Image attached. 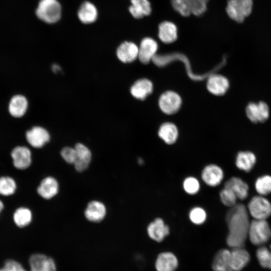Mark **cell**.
<instances>
[{
    "label": "cell",
    "mask_w": 271,
    "mask_h": 271,
    "mask_svg": "<svg viewBox=\"0 0 271 271\" xmlns=\"http://www.w3.org/2000/svg\"><path fill=\"white\" fill-rule=\"evenodd\" d=\"M76 158L74 163L75 169L78 172L85 171L91 161V153L89 149L81 143L77 144L75 147Z\"/></svg>",
    "instance_id": "18"
},
{
    "label": "cell",
    "mask_w": 271,
    "mask_h": 271,
    "mask_svg": "<svg viewBox=\"0 0 271 271\" xmlns=\"http://www.w3.org/2000/svg\"><path fill=\"white\" fill-rule=\"evenodd\" d=\"M174 10L183 17H188L191 14L190 0H171Z\"/></svg>",
    "instance_id": "34"
},
{
    "label": "cell",
    "mask_w": 271,
    "mask_h": 271,
    "mask_svg": "<svg viewBox=\"0 0 271 271\" xmlns=\"http://www.w3.org/2000/svg\"><path fill=\"white\" fill-rule=\"evenodd\" d=\"M4 207V205L3 202L0 200V212L2 210L3 208Z\"/></svg>",
    "instance_id": "44"
},
{
    "label": "cell",
    "mask_w": 271,
    "mask_h": 271,
    "mask_svg": "<svg viewBox=\"0 0 271 271\" xmlns=\"http://www.w3.org/2000/svg\"><path fill=\"white\" fill-rule=\"evenodd\" d=\"M52 69L53 71L54 72L57 73L60 71L61 68L60 67L57 65V64H53L52 67Z\"/></svg>",
    "instance_id": "42"
},
{
    "label": "cell",
    "mask_w": 271,
    "mask_h": 271,
    "mask_svg": "<svg viewBox=\"0 0 271 271\" xmlns=\"http://www.w3.org/2000/svg\"><path fill=\"white\" fill-rule=\"evenodd\" d=\"M209 0H190L191 14L195 16L202 15L207 9Z\"/></svg>",
    "instance_id": "39"
},
{
    "label": "cell",
    "mask_w": 271,
    "mask_h": 271,
    "mask_svg": "<svg viewBox=\"0 0 271 271\" xmlns=\"http://www.w3.org/2000/svg\"><path fill=\"white\" fill-rule=\"evenodd\" d=\"M78 17L83 24H88L94 22L98 17L95 6L89 2H85L80 6L78 11Z\"/></svg>",
    "instance_id": "26"
},
{
    "label": "cell",
    "mask_w": 271,
    "mask_h": 271,
    "mask_svg": "<svg viewBox=\"0 0 271 271\" xmlns=\"http://www.w3.org/2000/svg\"><path fill=\"white\" fill-rule=\"evenodd\" d=\"M248 236L251 242L261 245L271 238V228L266 220L254 219L250 222Z\"/></svg>",
    "instance_id": "3"
},
{
    "label": "cell",
    "mask_w": 271,
    "mask_h": 271,
    "mask_svg": "<svg viewBox=\"0 0 271 271\" xmlns=\"http://www.w3.org/2000/svg\"><path fill=\"white\" fill-rule=\"evenodd\" d=\"M61 156L67 163L74 164L76 158L75 148L68 147L64 148L61 151Z\"/></svg>",
    "instance_id": "40"
},
{
    "label": "cell",
    "mask_w": 271,
    "mask_h": 271,
    "mask_svg": "<svg viewBox=\"0 0 271 271\" xmlns=\"http://www.w3.org/2000/svg\"><path fill=\"white\" fill-rule=\"evenodd\" d=\"M181 103L182 100L179 95L173 91L163 93L159 100L161 110L167 114L176 113L180 109Z\"/></svg>",
    "instance_id": "7"
},
{
    "label": "cell",
    "mask_w": 271,
    "mask_h": 271,
    "mask_svg": "<svg viewBox=\"0 0 271 271\" xmlns=\"http://www.w3.org/2000/svg\"><path fill=\"white\" fill-rule=\"evenodd\" d=\"M149 237L157 242H162L170 234V228L161 218H156L147 228Z\"/></svg>",
    "instance_id": "10"
},
{
    "label": "cell",
    "mask_w": 271,
    "mask_h": 271,
    "mask_svg": "<svg viewBox=\"0 0 271 271\" xmlns=\"http://www.w3.org/2000/svg\"><path fill=\"white\" fill-rule=\"evenodd\" d=\"M58 183L51 177H46L41 182L37 189L38 193L42 197L49 199L56 195L58 192Z\"/></svg>",
    "instance_id": "25"
},
{
    "label": "cell",
    "mask_w": 271,
    "mask_h": 271,
    "mask_svg": "<svg viewBox=\"0 0 271 271\" xmlns=\"http://www.w3.org/2000/svg\"><path fill=\"white\" fill-rule=\"evenodd\" d=\"M128 11L135 19H139L150 15L152 6L149 0H130Z\"/></svg>",
    "instance_id": "24"
},
{
    "label": "cell",
    "mask_w": 271,
    "mask_h": 271,
    "mask_svg": "<svg viewBox=\"0 0 271 271\" xmlns=\"http://www.w3.org/2000/svg\"><path fill=\"white\" fill-rule=\"evenodd\" d=\"M256 256L262 267L271 270V245L268 247H259L256 250Z\"/></svg>",
    "instance_id": "33"
},
{
    "label": "cell",
    "mask_w": 271,
    "mask_h": 271,
    "mask_svg": "<svg viewBox=\"0 0 271 271\" xmlns=\"http://www.w3.org/2000/svg\"><path fill=\"white\" fill-rule=\"evenodd\" d=\"M87 220L93 222L102 221L106 215V208L104 205L97 201L90 202L84 212Z\"/></svg>",
    "instance_id": "21"
},
{
    "label": "cell",
    "mask_w": 271,
    "mask_h": 271,
    "mask_svg": "<svg viewBox=\"0 0 271 271\" xmlns=\"http://www.w3.org/2000/svg\"><path fill=\"white\" fill-rule=\"evenodd\" d=\"M214 271H232L231 266V250L222 249L215 254L212 263Z\"/></svg>",
    "instance_id": "20"
},
{
    "label": "cell",
    "mask_w": 271,
    "mask_h": 271,
    "mask_svg": "<svg viewBox=\"0 0 271 271\" xmlns=\"http://www.w3.org/2000/svg\"><path fill=\"white\" fill-rule=\"evenodd\" d=\"M224 187L233 192L238 199L244 200L248 195L249 187L247 184L239 177L230 178L225 183Z\"/></svg>",
    "instance_id": "22"
},
{
    "label": "cell",
    "mask_w": 271,
    "mask_h": 271,
    "mask_svg": "<svg viewBox=\"0 0 271 271\" xmlns=\"http://www.w3.org/2000/svg\"><path fill=\"white\" fill-rule=\"evenodd\" d=\"M26 139L33 147H43L50 140L48 131L41 126H34L26 132Z\"/></svg>",
    "instance_id": "14"
},
{
    "label": "cell",
    "mask_w": 271,
    "mask_h": 271,
    "mask_svg": "<svg viewBox=\"0 0 271 271\" xmlns=\"http://www.w3.org/2000/svg\"><path fill=\"white\" fill-rule=\"evenodd\" d=\"M179 264L176 255L171 251L160 253L155 260L156 271H175Z\"/></svg>",
    "instance_id": "11"
},
{
    "label": "cell",
    "mask_w": 271,
    "mask_h": 271,
    "mask_svg": "<svg viewBox=\"0 0 271 271\" xmlns=\"http://www.w3.org/2000/svg\"><path fill=\"white\" fill-rule=\"evenodd\" d=\"M255 155L250 151H241L236 157L235 165L238 169L246 172L250 171L256 163Z\"/></svg>",
    "instance_id": "29"
},
{
    "label": "cell",
    "mask_w": 271,
    "mask_h": 271,
    "mask_svg": "<svg viewBox=\"0 0 271 271\" xmlns=\"http://www.w3.org/2000/svg\"><path fill=\"white\" fill-rule=\"evenodd\" d=\"M245 112L248 118L255 123L264 122L269 115V107L262 101L249 103L246 107Z\"/></svg>",
    "instance_id": "8"
},
{
    "label": "cell",
    "mask_w": 271,
    "mask_h": 271,
    "mask_svg": "<svg viewBox=\"0 0 271 271\" xmlns=\"http://www.w3.org/2000/svg\"><path fill=\"white\" fill-rule=\"evenodd\" d=\"M220 200L227 207H232L237 203L238 199L235 194L229 189L224 187L219 193Z\"/></svg>",
    "instance_id": "37"
},
{
    "label": "cell",
    "mask_w": 271,
    "mask_h": 271,
    "mask_svg": "<svg viewBox=\"0 0 271 271\" xmlns=\"http://www.w3.org/2000/svg\"><path fill=\"white\" fill-rule=\"evenodd\" d=\"M37 16L42 21L53 24L61 16V7L57 0H41L36 11Z\"/></svg>",
    "instance_id": "2"
},
{
    "label": "cell",
    "mask_w": 271,
    "mask_h": 271,
    "mask_svg": "<svg viewBox=\"0 0 271 271\" xmlns=\"http://www.w3.org/2000/svg\"><path fill=\"white\" fill-rule=\"evenodd\" d=\"M252 7V0H227L226 12L230 19L242 23L250 15Z\"/></svg>",
    "instance_id": "4"
},
{
    "label": "cell",
    "mask_w": 271,
    "mask_h": 271,
    "mask_svg": "<svg viewBox=\"0 0 271 271\" xmlns=\"http://www.w3.org/2000/svg\"><path fill=\"white\" fill-rule=\"evenodd\" d=\"M14 165L19 169H25L31 163V153L26 147L18 146L13 149L11 153Z\"/></svg>",
    "instance_id": "17"
},
{
    "label": "cell",
    "mask_w": 271,
    "mask_h": 271,
    "mask_svg": "<svg viewBox=\"0 0 271 271\" xmlns=\"http://www.w3.org/2000/svg\"><path fill=\"white\" fill-rule=\"evenodd\" d=\"M153 89V84L150 80L141 79L132 85L130 93L136 98L143 100L152 92Z\"/></svg>",
    "instance_id": "27"
},
{
    "label": "cell",
    "mask_w": 271,
    "mask_h": 271,
    "mask_svg": "<svg viewBox=\"0 0 271 271\" xmlns=\"http://www.w3.org/2000/svg\"><path fill=\"white\" fill-rule=\"evenodd\" d=\"M31 271H57L54 259L42 253H35L29 258Z\"/></svg>",
    "instance_id": "9"
},
{
    "label": "cell",
    "mask_w": 271,
    "mask_h": 271,
    "mask_svg": "<svg viewBox=\"0 0 271 271\" xmlns=\"http://www.w3.org/2000/svg\"><path fill=\"white\" fill-rule=\"evenodd\" d=\"M183 187L184 191L189 195H195L200 190V183L198 180L194 177H188L183 181Z\"/></svg>",
    "instance_id": "38"
},
{
    "label": "cell",
    "mask_w": 271,
    "mask_h": 271,
    "mask_svg": "<svg viewBox=\"0 0 271 271\" xmlns=\"http://www.w3.org/2000/svg\"><path fill=\"white\" fill-rule=\"evenodd\" d=\"M0 271H27L18 262L14 260H8L5 263Z\"/></svg>",
    "instance_id": "41"
},
{
    "label": "cell",
    "mask_w": 271,
    "mask_h": 271,
    "mask_svg": "<svg viewBox=\"0 0 271 271\" xmlns=\"http://www.w3.org/2000/svg\"><path fill=\"white\" fill-rule=\"evenodd\" d=\"M32 215L31 211L26 208L21 207L16 210L14 214V220L20 227H24L31 222Z\"/></svg>",
    "instance_id": "31"
},
{
    "label": "cell",
    "mask_w": 271,
    "mask_h": 271,
    "mask_svg": "<svg viewBox=\"0 0 271 271\" xmlns=\"http://www.w3.org/2000/svg\"><path fill=\"white\" fill-rule=\"evenodd\" d=\"M250 260L248 251L243 247L233 248L231 250V266L232 271H240Z\"/></svg>",
    "instance_id": "23"
},
{
    "label": "cell",
    "mask_w": 271,
    "mask_h": 271,
    "mask_svg": "<svg viewBox=\"0 0 271 271\" xmlns=\"http://www.w3.org/2000/svg\"><path fill=\"white\" fill-rule=\"evenodd\" d=\"M158 45L157 42L150 37L144 38L139 47V56L140 61L144 64H147L153 60L156 55Z\"/></svg>",
    "instance_id": "12"
},
{
    "label": "cell",
    "mask_w": 271,
    "mask_h": 271,
    "mask_svg": "<svg viewBox=\"0 0 271 271\" xmlns=\"http://www.w3.org/2000/svg\"><path fill=\"white\" fill-rule=\"evenodd\" d=\"M180 60L184 62L185 66L186 67L187 74L189 77L194 80H202L205 78L208 77L212 74L214 71H210L209 73L203 75H195L194 74L190 68L189 62L184 55L179 53L172 54L167 55H156L153 59V62L158 66H164L169 62L176 60Z\"/></svg>",
    "instance_id": "6"
},
{
    "label": "cell",
    "mask_w": 271,
    "mask_h": 271,
    "mask_svg": "<svg viewBox=\"0 0 271 271\" xmlns=\"http://www.w3.org/2000/svg\"><path fill=\"white\" fill-rule=\"evenodd\" d=\"M255 189L261 196L271 193V176L265 175L258 177L255 182Z\"/></svg>",
    "instance_id": "32"
},
{
    "label": "cell",
    "mask_w": 271,
    "mask_h": 271,
    "mask_svg": "<svg viewBox=\"0 0 271 271\" xmlns=\"http://www.w3.org/2000/svg\"><path fill=\"white\" fill-rule=\"evenodd\" d=\"M116 56L122 62H132L138 57L139 47L134 43L124 42L117 48Z\"/></svg>",
    "instance_id": "16"
},
{
    "label": "cell",
    "mask_w": 271,
    "mask_h": 271,
    "mask_svg": "<svg viewBox=\"0 0 271 271\" xmlns=\"http://www.w3.org/2000/svg\"><path fill=\"white\" fill-rule=\"evenodd\" d=\"M189 217L194 224L201 225L205 222L207 218V214L205 210L200 207L193 208L189 212Z\"/></svg>",
    "instance_id": "36"
},
{
    "label": "cell",
    "mask_w": 271,
    "mask_h": 271,
    "mask_svg": "<svg viewBox=\"0 0 271 271\" xmlns=\"http://www.w3.org/2000/svg\"><path fill=\"white\" fill-rule=\"evenodd\" d=\"M247 208L241 203L231 207L226 214L228 233L226 243L232 248L243 247L250 225Z\"/></svg>",
    "instance_id": "1"
},
{
    "label": "cell",
    "mask_w": 271,
    "mask_h": 271,
    "mask_svg": "<svg viewBox=\"0 0 271 271\" xmlns=\"http://www.w3.org/2000/svg\"><path fill=\"white\" fill-rule=\"evenodd\" d=\"M224 177L222 169L215 164L206 166L203 170L201 178L203 182L210 187H216L219 185Z\"/></svg>",
    "instance_id": "13"
},
{
    "label": "cell",
    "mask_w": 271,
    "mask_h": 271,
    "mask_svg": "<svg viewBox=\"0 0 271 271\" xmlns=\"http://www.w3.org/2000/svg\"><path fill=\"white\" fill-rule=\"evenodd\" d=\"M27 107L28 101L26 97L21 95H17L12 98L9 110L12 116L20 117L24 115Z\"/></svg>",
    "instance_id": "30"
},
{
    "label": "cell",
    "mask_w": 271,
    "mask_h": 271,
    "mask_svg": "<svg viewBox=\"0 0 271 271\" xmlns=\"http://www.w3.org/2000/svg\"><path fill=\"white\" fill-rule=\"evenodd\" d=\"M229 87V81L225 77L214 74H211L208 76L207 87L212 94L215 95H222L226 92Z\"/></svg>",
    "instance_id": "15"
},
{
    "label": "cell",
    "mask_w": 271,
    "mask_h": 271,
    "mask_svg": "<svg viewBox=\"0 0 271 271\" xmlns=\"http://www.w3.org/2000/svg\"><path fill=\"white\" fill-rule=\"evenodd\" d=\"M158 136L166 144L172 145L177 141L179 132L175 124L172 122H165L160 127Z\"/></svg>",
    "instance_id": "28"
},
{
    "label": "cell",
    "mask_w": 271,
    "mask_h": 271,
    "mask_svg": "<svg viewBox=\"0 0 271 271\" xmlns=\"http://www.w3.org/2000/svg\"><path fill=\"white\" fill-rule=\"evenodd\" d=\"M158 36L164 43L175 42L178 38V29L176 25L171 21H165L159 25Z\"/></svg>",
    "instance_id": "19"
},
{
    "label": "cell",
    "mask_w": 271,
    "mask_h": 271,
    "mask_svg": "<svg viewBox=\"0 0 271 271\" xmlns=\"http://www.w3.org/2000/svg\"><path fill=\"white\" fill-rule=\"evenodd\" d=\"M247 209L254 219L266 220L271 215V203L263 196L253 197L248 202Z\"/></svg>",
    "instance_id": "5"
},
{
    "label": "cell",
    "mask_w": 271,
    "mask_h": 271,
    "mask_svg": "<svg viewBox=\"0 0 271 271\" xmlns=\"http://www.w3.org/2000/svg\"><path fill=\"white\" fill-rule=\"evenodd\" d=\"M138 163L139 164H140V165H143L144 163V161L143 160V159H142V158H138Z\"/></svg>",
    "instance_id": "43"
},
{
    "label": "cell",
    "mask_w": 271,
    "mask_h": 271,
    "mask_svg": "<svg viewBox=\"0 0 271 271\" xmlns=\"http://www.w3.org/2000/svg\"><path fill=\"white\" fill-rule=\"evenodd\" d=\"M16 188V184L12 178L3 177L0 178V194L9 196L13 194Z\"/></svg>",
    "instance_id": "35"
}]
</instances>
